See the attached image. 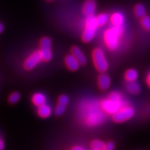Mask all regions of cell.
Listing matches in <instances>:
<instances>
[{
    "mask_svg": "<svg viewBox=\"0 0 150 150\" xmlns=\"http://www.w3.org/2000/svg\"><path fill=\"white\" fill-rule=\"evenodd\" d=\"M80 114L83 122L91 127L102 125L106 118V112L103 110L101 102L93 99L82 103Z\"/></svg>",
    "mask_w": 150,
    "mask_h": 150,
    "instance_id": "1",
    "label": "cell"
},
{
    "mask_svg": "<svg viewBox=\"0 0 150 150\" xmlns=\"http://www.w3.org/2000/svg\"><path fill=\"white\" fill-rule=\"evenodd\" d=\"M125 32V25L112 26L105 31L104 41L106 47L111 51H115L119 47L120 38Z\"/></svg>",
    "mask_w": 150,
    "mask_h": 150,
    "instance_id": "2",
    "label": "cell"
},
{
    "mask_svg": "<svg viewBox=\"0 0 150 150\" xmlns=\"http://www.w3.org/2000/svg\"><path fill=\"white\" fill-rule=\"evenodd\" d=\"M127 103L124 100L123 97L118 92H112L108 98L104 99L101 102L103 110L107 114L112 115L120 108L127 106Z\"/></svg>",
    "mask_w": 150,
    "mask_h": 150,
    "instance_id": "3",
    "label": "cell"
},
{
    "mask_svg": "<svg viewBox=\"0 0 150 150\" xmlns=\"http://www.w3.org/2000/svg\"><path fill=\"white\" fill-rule=\"evenodd\" d=\"M99 25L95 16H87L85 20V29L81 35L82 41L84 42H90L93 40L96 35Z\"/></svg>",
    "mask_w": 150,
    "mask_h": 150,
    "instance_id": "4",
    "label": "cell"
},
{
    "mask_svg": "<svg viewBox=\"0 0 150 150\" xmlns=\"http://www.w3.org/2000/svg\"><path fill=\"white\" fill-rule=\"evenodd\" d=\"M93 64L99 72H106L108 69V63L102 49L95 48L92 54Z\"/></svg>",
    "mask_w": 150,
    "mask_h": 150,
    "instance_id": "5",
    "label": "cell"
},
{
    "mask_svg": "<svg viewBox=\"0 0 150 150\" xmlns=\"http://www.w3.org/2000/svg\"><path fill=\"white\" fill-rule=\"evenodd\" d=\"M134 114L135 110L134 108L127 105L112 114V120L116 123L125 122L134 117Z\"/></svg>",
    "mask_w": 150,
    "mask_h": 150,
    "instance_id": "6",
    "label": "cell"
},
{
    "mask_svg": "<svg viewBox=\"0 0 150 150\" xmlns=\"http://www.w3.org/2000/svg\"><path fill=\"white\" fill-rule=\"evenodd\" d=\"M40 52L42 61L49 62L52 59L53 54L52 52V40L47 36L43 37L40 41Z\"/></svg>",
    "mask_w": 150,
    "mask_h": 150,
    "instance_id": "7",
    "label": "cell"
},
{
    "mask_svg": "<svg viewBox=\"0 0 150 150\" xmlns=\"http://www.w3.org/2000/svg\"><path fill=\"white\" fill-rule=\"evenodd\" d=\"M42 61L40 50H37L33 52L29 57L26 59L24 62L23 67L26 70H33L40 62Z\"/></svg>",
    "mask_w": 150,
    "mask_h": 150,
    "instance_id": "8",
    "label": "cell"
},
{
    "mask_svg": "<svg viewBox=\"0 0 150 150\" xmlns=\"http://www.w3.org/2000/svg\"><path fill=\"white\" fill-rule=\"evenodd\" d=\"M97 8L95 0H86L82 7V12L86 16H94Z\"/></svg>",
    "mask_w": 150,
    "mask_h": 150,
    "instance_id": "9",
    "label": "cell"
},
{
    "mask_svg": "<svg viewBox=\"0 0 150 150\" xmlns=\"http://www.w3.org/2000/svg\"><path fill=\"white\" fill-rule=\"evenodd\" d=\"M64 61L66 67L72 72L77 70L81 65L79 62L77 61V59L72 54H68V55L65 56Z\"/></svg>",
    "mask_w": 150,
    "mask_h": 150,
    "instance_id": "10",
    "label": "cell"
},
{
    "mask_svg": "<svg viewBox=\"0 0 150 150\" xmlns=\"http://www.w3.org/2000/svg\"><path fill=\"white\" fill-rule=\"evenodd\" d=\"M71 54L77 59V61L79 62L80 65H84L87 63V58L85 56V54L83 53L82 50L77 46H73L71 48Z\"/></svg>",
    "mask_w": 150,
    "mask_h": 150,
    "instance_id": "11",
    "label": "cell"
},
{
    "mask_svg": "<svg viewBox=\"0 0 150 150\" xmlns=\"http://www.w3.org/2000/svg\"><path fill=\"white\" fill-rule=\"evenodd\" d=\"M110 83H111V81L109 76L105 74L104 72L99 74L98 77V86L99 88L103 91H106L110 87Z\"/></svg>",
    "mask_w": 150,
    "mask_h": 150,
    "instance_id": "12",
    "label": "cell"
},
{
    "mask_svg": "<svg viewBox=\"0 0 150 150\" xmlns=\"http://www.w3.org/2000/svg\"><path fill=\"white\" fill-rule=\"evenodd\" d=\"M110 21L112 26L123 25L125 24V18L124 15L120 12H115L110 17Z\"/></svg>",
    "mask_w": 150,
    "mask_h": 150,
    "instance_id": "13",
    "label": "cell"
},
{
    "mask_svg": "<svg viewBox=\"0 0 150 150\" xmlns=\"http://www.w3.org/2000/svg\"><path fill=\"white\" fill-rule=\"evenodd\" d=\"M38 115L41 118H47L51 115L52 108L47 104H43L38 106Z\"/></svg>",
    "mask_w": 150,
    "mask_h": 150,
    "instance_id": "14",
    "label": "cell"
},
{
    "mask_svg": "<svg viewBox=\"0 0 150 150\" xmlns=\"http://www.w3.org/2000/svg\"><path fill=\"white\" fill-rule=\"evenodd\" d=\"M127 91L131 95H138L140 92V86L136 81H127L126 84Z\"/></svg>",
    "mask_w": 150,
    "mask_h": 150,
    "instance_id": "15",
    "label": "cell"
},
{
    "mask_svg": "<svg viewBox=\"0 0 150 150\" xmlns=\"http://www.w3.org/2000/svg\"><path fill=\"white\" fill-rule=\"evenodd\" d=\"M31 101L35 106H39L46 103V97L44 94L41 93H36L31 97Z\"/></svg>",
    "mask_w": 150,
    "mask_h": 150,
    "instance_id": "16",
    "label": "cell"
},
{
    "mask_svg": "<svg viewBox=\"0 0 150 150\" xmlns=\"http://www.w3.org/2000/svg\"><path fill=\"white\" fill-rule=\"evenodd\" d=\"M125 77L127 81H136L138 77V71L133 68L129 69L125 72Z\"/></svg>",
    "mask_w": 150,
    "mask_h": 150,
    "instance_id": "17",
    "label": "cell"
},
{
    "mask_svg": "<svg viewBox=\"0 0 150 150\" xmlns=\"http://www.w3.org/2000/svg\"><path fill=\"white\" fill-rule=\"evenodd\" d=\"M96 20L99 27H103V26L106 25L109 21L110 17L108 16V14L102 13L99 14L98 16H96Z\"/></svg>",
    "mask_w": 150,
    "mask_h": 150,
    "instance_id": "18",
    "label": "cell"
},
{
    "mask_svg": "<svg viewBox=\"0 0 150 150\" xmlns=\"http://www.w3.org/2000/svg\"><path fill=\"white\" fill-rule=\"evenodd\" d=\"M134 13L138 18H142L146 14L145 7L141 4H138L134 7Z\"/></svg>",
    "mask_w": 150,
    "mask_h": 150,
    "instance_id": "19",
    "label": "cell"
},
{
    "mask_svg": "<svg viewBox=\"0 0 150 150\" xmlns=\"http://www.w3.org/2000/svg\"><path fill=\"white\" fill-rule=\"evenodd\" d=\"M91 147L93 150H104L105 143L100 140H94L91 142Z\"/></svg>",
    "mask_w": 150,
    "mask_h": 150,
    "instance_id": "20",
    "label": "cell"
},
{
    "mask_svg": "<svg viewBox=\"0 0 150 150\" xmlns=\"http://www.w3.org/2000/svg\"><path fill=\"white\" fill-rule=\"evenodd\" d=\"M140 24L143 29L147 31H150V17L145 16L141 18Z\"/></svg>",
    "mask_w": 150,
    "mask_h": 150,
    "instance_id": "21",
    "label": "cell"
},
{
    "mask_svg": "<svg viewBox=\"0 0 150 150\" xmlns=\"http://www.w3.org/2000/svg\"><path fill=\"white\" fill-rule=\"evenodd\" d=\"M20 99V94L18 92H13L11 93L10 96L8 97V102L10 104H16L17 102H19Z\"/></svg>",
    "mask_w": 150,
    "mask_h": 150,
    "instance_id": "22",
    "label": "cell"
},
{
    "mask_svg": "<svg viewBox=\"0 0 150 150\" xmlns=\"http://www.w3.org/2000/svg\"><path fill=\"white\" fill-rule=\"evenodd\" d=\"M65 109H66V106L61 104H58L57 106H56L55 111L54 112H55V114L57 116H61L64 113Z\"/></svg>",
    "mask_w": 150,
    "mask_h": 150,
    "instance_id": "23",
    "label": "cell"
},
{
    "mask_svg": "<svg viewBox=\"0 0 150 150\" xmlns=\"http://www.w3.org/2000/svg\"><path fill=\"white\" fill-rule=\"evenodd\" d=\"M69 103V98L67 95H61V96L58 99V104H61L65 106H67Z\"/></svg>",
    "mask_w": 150,
    "mask_h": 150,
    "instance_id": "24",
    "label": "cell"
},
{
    "mask_svg": "<svg viewBox=\"0 0 150 150\" xmlns=\"http://www.w3.org/2000/svg\"><path fill=\"white\" fill-rule=\"evenodd\" d=\"M115 144H114V142H112L111 141L108 142L107 143H105V150H113L115 149Z\"/></svg>",
    "mask_w": 150,
    "mask_h": 150,
    "instance_id": "25",
    "label": "cell"
},
{
    "mask_svg": "<svg viewBox=\"0 0 150 150\" xmlns=\"http://www.w3.org/2000/svg\"><path fill=\"white\" fill-rule=\"evenodd\" d=\"M146 82H147V86L150 88V71L149 72V73H148V74L147 76V79H146Z\"/></svg>",
    "mask_w": 150,
    "mask_h": 150,
    "instance_id": "26",
    "label": "cell"
},
{
    "mask_svg": "<svg viewBox=\"0 0 150 150\" xmlns=\"http://www.w3.org/2000/svg\"><path fill=\"white\" fill-rule=\"evenodd\" d=\"M5 148L4 142L1 139H0V150H2Z\"/></svg>",
    "mask_w": 150,
    "mask_h": 150,
    "instance_id": "27",
    "label": "cell"
},
{
    "mask_svg": "<svg viewBox=\"0 0 150 150\" xmlns=\"http://www.w3.org/2000/svg\"><path fill=\"white\" fill-rule=\"evenodd\" d=\"M72 149L73 150H84V149H85L83 147H80V146H75V147H72Z\"/></svg>",
    "mask_w": 150,
    "mask_h": 150,
    "instance_id": "28",
    "label": "cell"
},
{
    "mask_svg": "<svg viewBox=\"0 0 150 150\" xmlns=\"http://www.w3.org/2000/svg\"><path fill=\"white\" fill-rule=\"evenodd\" d=\"M4 26L3 25L2 23H1L0 22V33H1L4 31Z\"/></svg>",
    "mask_w": 150,
    "mask_h": 150,
    "instance_id": "29",
    "label": "cell"
},
{
    "mask_svg": "<svg viewBox=\"0 0 150 150\" xmlns=\"http://www.w3.org/2000/svg\"><path fill=\"white\" fill-rule=\"evenodd\" d=\"M47 1H54V0H47Z\"/></svg>",
    "mask_w": 150,
    "mask_h": 150,
    "instance_id": "30",
    "label": "cell"
}]
</instances>
